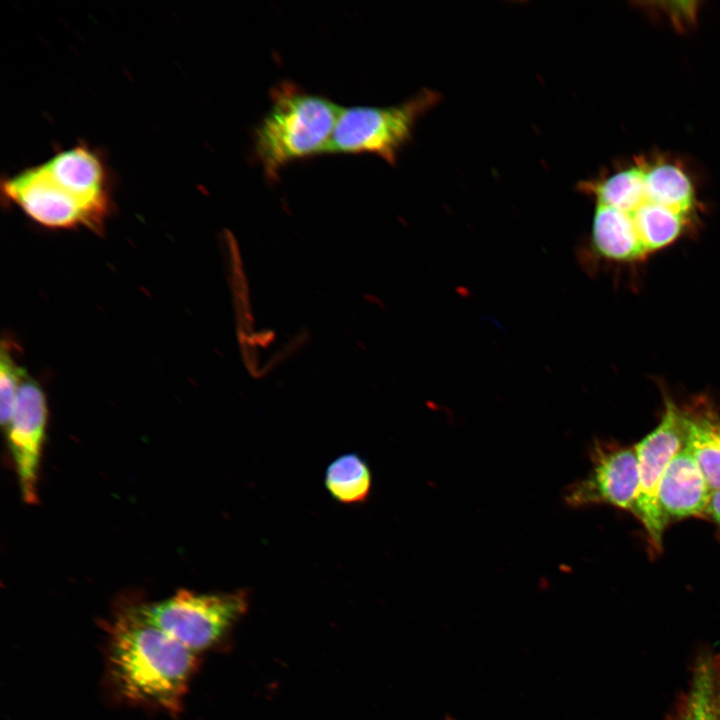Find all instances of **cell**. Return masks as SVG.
<instances>
[{
  "label": "cell",
  "mask_w": 720,
  "mask_h": 720,
  "mask_svg": "<svg viewBox=\"0 0 720 720\" xmlns=\"http://www.w3.org/2000/svg\"><path fill=\"white\" fill-rule=\"evenodd\" d=\"M712 490L700 467L686 448L669 462L662 477L658 499L668 521L705 513Z\"/></svg>",
  "instance_id": "9c48e42d"
},
{
  "label": "cell",
  "mask_w": 720,
  "mask_h": 720,
  "mask_svg": "<svg viewBox=\"0 0 720 720\" xmlns=\"http://www.w3.org/2000/svg\"><path fill=\"white\" fill-rule=\"evenodd\" d=\"M25 371L13 360L10 350L3 343L0 356V416L2 427L7 431L19 386Z\"/></svg>",
  "instance_id": "e0dca14e"
},
{
  "label": "cell",
  "mask_w": 720,
  "mask_h": 720,
  "mask_svg": "<svg viewBox=\"0 0 720 720\" xmlns=\"http://www.w3.org/2000/svg\"><path fill=\"white\" fill-rule=\"evenodd\" d=\"M590 458L591 470L566 489L565 503L574 508L611 505L634 513L639 485L634 447L596 442Z\"/></svg>",
  "instance_id": "52a82bcc"
},
{
  "label": "cell",
  "mask_w": 720,
  "mask_h": 720,
  "mask_svg": "<svg viewBox=\"0 0 720 720\" xmlns=\"http://www.w3.org/2000/svg\"><path fill=\"white\" fill-rule=\"evenodd\" d=\"M719 660L702 657L696 665L679 720H714V692Z\"/></svg>",
  "instance_id": "2e32d148"
},
{
  "label": "cell",
  "mask_w": 720,
  "mask_h": 720,
  "mask_svg": "<svg viewBox=\"0 0 720 720\" xmlns=\"http://www.w3.org/2000/svg\"><path fill=\"white\" fill-rule=\"evenodd\" d=\"M714 720H720V661L717 669L714 692Z\"/></svg>",
  "instance_id": "d6986e66"
},
{
  "label": "cell",
  "mask_w": 720,
  "mask_h": 720,
  "mask_svg": "<svg viewBox=\"0 0 720 720\" xmlns=\"http://www.w3.org/2000/svg\"><path fill=\"white\" fill-rule=\"evenodd\" d=\"M591 246L598 256L614 262L639 261L647 255L631 217L600 203L593 216Z\"/></svg>",
  "instance_id": "8fae6325"
},
{
  "label": "cell",
  "mask_w": 720,
  "mask_h": 720,
  "mask_svg": "<svg viewBox=\"0 0 720 720\" xmlns=\"http://www.w3.org/2000/svg\"><path fill=\"white\" fill-rule=\"evenodd\" d=\"M585 186L593 193L597 203L630 214L646 200L642 160L634 166Z\"/></svg>",
  "instance_id": "9a60e30c"
},
{
  "label": "cell",
  "mask_w": 720,
  "mask_h": 720,
  "mask_svg": "<svg viewBox=\"0 0 720 720\" xmlns=\"http://www.w3.org/2000/svg\"><path fill=\"white\" fill-rule=\"evenodd\" d=\"M682 408L666 400L659 424L635 446L639 485L634 515L642 523L654 551L660 552L668 520L658 499L659 486L672 458L683 448Z\"/></svg>",
  "instance_id": "8992f818"
},
{
  "label": "cell",
  "mask_w": 720,
  "mask_h": 720,
  "mask_svg": "<svg viewBox=\"0 0 720 720\" xmlns=\"http://www.w3.org/2000/svg\"><path fill=\"white\" fill-rule=\"evenodd\" d=\"M47 415L44 392L37 382L25 375L16 395L7 432L21 494L27 504L38 502V471Z\"/></svg>",
  "instance_id": "ba28073f"
},
{
  "label": "cell",
  "mask_w": 720,
  "mask_h": 720,
  "mask_svg": "<svg viewBox=\"0 0 720 720\" xmlns=\"http://www.w3.org/2000/svg\"><path fill=\"white\" fill-rule=\"evenodd\" d=\"M110 176L102 156L86 144L3 178V196L50 228L101 230L110 208Z\"/></svg>",
  "instance_id": "7a4b0ae2"
},
{
  "label": "cell",
  "mask_w": 720,
  "mask_h": 720,
  "mask_svg": "<svg viewBox=\"0 0 720 720\" xmlns=\"http://www.w3.org/2000/svg\"><path fill=\"white\" fill-rule=\"evenodd\" d=\"M438 99L425 89L398 105L343 108L324 154H373L394 165L417 120Z\"/></svg>",
  "instance_id": "277c9868"
},
{
  "label": "cell",
  "mask_w": 720,
  "mask_h": 720,
  "mask_svg": "<svg viewBox=\"0 0 720 720\" xmlns=\"http://www.w3.org/2000/svg\"><path fill=\"white\" fill-rule=\"evenodd\" d=\"M270 99L253 147L266 177L274 180L287 165L325 153L343 107L291 81L274 86Z\"/></svg>",
  "instance_id": "3957f363"
},
{
  "label": "cell",
  "mask_w": 720,
  "mask_h": 720,
  "mask_svg": "<svg viewBox=\"0 0 720 720\" xmlns=\"http://www.w3.org/2000/svg\"><path fill=\"white\" fill-rule=\"evenodd\" d=\"M150 619L191 651L207 650L222 640L247 609L244 592L205 594L181 589L145 604Z\"/></svg>",
  "instance_id": "5b68a950"
},
{
  "label": "cell",
  "mask_w": 720,
  "mask_h": 720,
  "mask_svg": "<svg viewBox=\"0 0 720 720\" xmlns=\"http://www.w3.org/2000/svg\"><path fill=\"white\" fill-rule=\"evenodd\" d=\"M325 486L330 496L339 503H361L370 494L372 474L361 456L355 453L344 454L328 466Z\"/></svg>",
  "instance_id": "5bb4252c"
},
{
  "label": "cell",
  "mask_w": 720,
  "mask_h": 720,
  "mask_svg": "<svg viewBox=\"0 0 720 720\" xmlns=\"http://www.w3.org/2000/svg\"><path fill=\"white\" fill-rule=\"evenodd\" d=\"M642 163L646 199L689 216L695 207V192L685 171L663 160Z\"/></svg>",
  "instance_id": "7c38bea8"
},
{
  "label": "cell",
  "mask_w": 720,
  "mask_h": 720,
  "mask_svg": "<svg viewBox=\"0 0 720 720\" xmlns=\"http://www.w3.org/2000/svg\"><path fill=\"white\" fill-rule=\"evenodd\" d=\"M628 215L647 254L674 243L688 223V216L647 199Z\"/></svg>",
  "instance_id": "4fadbf2b"
},
{
  "label": "cell",
  "mask_w": 720,
  "mask_h": 720,
  "mask_svg": "<svg viewBox=\"0 0 720 720\" xmlns=\"http://www.w3.org/2000/svg\"><path fill=\"white\" fill-rule=\"evenodd\" d=\"M105 627L106 668L115 692L130 704L180 713L197 654L159 628L144 603L121 605Z\"/></svg>",
  "instance_id": "6da1fadb"
},
{
  "label": "cell",
  "mask_w": 720,
  "mask_h": 720,
  "mask_svg": "<svg viewBox=\"0 0 720 720\" xmlns=\"http://www.w3.org/2000/svg\"><path fill=\"white\" fill-rule=\"evenodd\" d=\"M705 514L720 525V488L712 492Z\"/></svg>",
  "instance_id": "ac0fdd59"
},
{
  "label": "cell",
  "mask_w": 720,
  "mask_h": 720,
  "mask_svg": "<svg viewBox=\"0 0 720 720\" xmlns=\"http://www.w3.org/2000/svg\"><path fill=\"white\" fill-rule=\"evenodd\" d=\"M684 445L712 492L720 488V416L704 402L682 409Z\"/></svg>",
  "instance_id": "30bf717a"
}]
</instances>
